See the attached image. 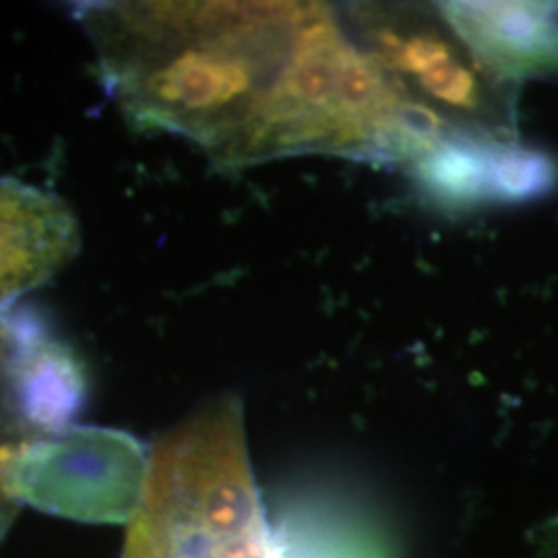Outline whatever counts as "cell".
I'll return each instance as SVG.
<instances>
[{
    "label": "cell",
    "instance_id": "cell-3",
    "mask_svg": "<svg viewBox=\"0 0 558 558\" xmlns=\"http://www.w3.org/2000/svg\"><path fill=\"white\" fill-rule=\"evenodd\" d=\"M399 92L451 131L518 140L511 83L488 73L439 4L359 2L341 13Z\"/></svg>",
    "mask_w": 558,
    "mask_h": 558
},
{
    "label": "cell",
    "instance_id": "cell-9",
    "mask_svg": "<svg viewBox=\"0 0 558 558\" xmlns=\"http://www.w3.org/2000/svg\"><path fill=\"white\" fill-rule=\"evenodd\" d=\"M15 449H17V447H11V445L0 447V480H2V474H4V470H7L9 461H11L13 453H15Z\"/></svg>",
    "mask_w": 558,
    "mask_h": 558
},
{
    "label": "cell",
    "instance_id": "cell-6",
    "mask_svg": "<svg viewBox=\"0 0 558 558\" xmlns=\"http://www.w3.org/2000/svg\"><path fill=\"white\" fill-rule=\"evenodd\" d=\"M410 166L420 186L449 205L538 199L558 182L557 161L538 149L465 133L445 135Z\"/></svg>",
    "mask_w": 558,
    "mask_h": 558
},
{
    "label": "cell",
    "instance_id": "cell-2",
    "mask_svg": "<svg viewBox=\"0 0 558 558\" xmlns=\"http://www.w3.org/2000/svg\"><path fill=\"white\" fill-rule=\"evenodd\" d=\"M449 133L399 92L339 11L317 2L251 141L246 166L302 154L412 163Z\"/></svg>",
    "mask_w": 558,
    "mask_h": 558
},
{
    "label": "cell",
    "instance_id": "cell-7",
    "mask_svg": "<svg viewBox=\"0 0 558 558\" xmlns=\"http://www.w3.org/2000/svg\"><path fill=\"white\" fill-rule=\"evenodd\" d=\"M73 211L52 193L0 179V306L59 274L80 251Z\"/></svg>",
    "mask_w": 558,
    "mask_h": 558
},
{
    "label": "cell",
    "instance_id": "cell-4",
    "mask_svg": "<svg viewBox=\"0 0 558 558\" xmlns=\"http://www.w3.org/2000/svg\"><path fill=\"white\" fill-rule=\"evenodd\" d=\"M149 458L129 433L73 426L52 439L23 442L0 490L11 499L85 523H124L140 515Z\"/></svg>",
    "mask_w": 558,
    "mask_h": 558
},
{
    "label": "cell",
    "instance_id": "cell-5",
    "mask_svg": "<svg viewBox=\"0 0 558 558\" xmlns=\"http://www.w3.org/2000/svg\"><path fill=\"white\" fill-rule=\"evenodd\" d=\"M0 343L23 422L48 435L73 428L89 396L87 368L80 354L54 336L48 317L20 300L2 304Z\"/></svg>",
    "mask_w": 558,
    "mask_h": 558
},
{
    "label": "cell",
    "instance_id": "cell-1",
    "mask_svg": "<svg viewBox=\"0 0 558 558\" xmlns=\"http://www.w3.org/2000/svg\"><path fill=\"white\" fill-rule=\"evenodd\" d=\"M315 4L89 2L80 20L133 126L180 135L239 170Z\"/></svg>",
    "mask_w": 558,
    "mask_h": 558
},
{
    "label": "cell",
    "instance_id": "cell-8",
    "mask_svg": "<svg viewBox=\"0 0 558 558\" xmlns=\"http://www.w3.org/2000/svg\"><path fill=\"white\" fill-rule=\"evenodd\" d=\"M439 9L502 83L558 73V2H439Z\"/></svg>",
    "mask_w": 558,
    "mask_h": 558
}]
</instances>
